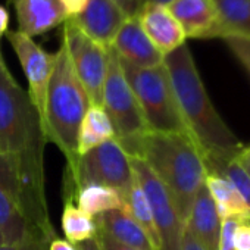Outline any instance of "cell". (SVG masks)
Returning <instances> with one entry per match:
<instances>
[{"label": "cell", "mask_w": 250, "mask_h": 250, "mask_svg": "<svg viewBox=\"0 0 250 250\" xmlns=\"http://www.w3.org/2000/svg\"><path fill=\"white\" fill-rule=\"evenodd\" d=\"M75 246H77L78 250H102L100 246H99V243H97V240H96V237L91 238V240L78 243V244H75Z\"/></svg>", "instance_id": "obj_36"}, {"label": "cell", "mask_w": 250, "mask_h": 250, "mask_svg": "<svg viewBox=\"0 0 250 250\" xmlns=\"http://www.w3.org/2000/svg\"><path fill=\"white\" fill-rule=\"evenodd\" d=\"M88 2H90V0H61V3L63 5V8L68 12L69 18L81 14L87 8Z\"/></svg>", "instance_id": "obj_31"}, {"label": "cell", "mask_w": 250, "mask_h": 250, "mask_svg": "<svg viewBox=\"0 0 250 250\" xmlns=\"http://www.w3.org/2000/svg\"><path fill=\"white\" fill-rule=\"evenodd\" d=\"M11 47L17 53L21 68L28 81V96L40 116L46 134V96L55 65V53L46 52L34 39L17 31L5 34ZM47 137V136H46Z\"/></svg>", "instance_id": "obj_11"}, {"label": "cell", "mask_w": 250, "mask_h": 250, "mask_svg": "<svg viewBox=\"0 0 250 250\" xmlns=\"http://www.w3.org/2000/svg\"><path fill=\"white\" fill-rule=\"evenodd\" d=\"M238 221L240 219H234V218L222 219L219 241H218V250H235V247H234V231H235Z\"/></svg>", "instance_id": "obj_27"}, {"label": "cell", "mask_w": 250, "mask_h": 250, "mask_svg": "<svg viewBox=\"0 0 250 250\" xmlns=\"http://www.w3.org/2000/svg\"><path fill=\"white\" fill-rule=\"evenodd\" d=\"M102 107L110 119L115 140L128 156L139 140L149 133V127L137 97L124 75L116 53L109 47V65L103 85Z\"/></svg>", "instance_id": "obj_8"}, {"label": "cell", "mask_w": 250, "mask_h": 250, "mask_svg": "<svg viewBox=\"0 0 250 250\" xmlns=\"http://www.w3.org/2000/svg\"><path fill=\"white\" fill-rule=\"evenodd\" d=\"M97 232L115 243L137 250H156L146 231L136 222L127 209H115L94 218Z\"/></svg>", "instance_id": "obj_17"}, {"label": "cell", "mask_w": 250, "mask_h": 250, "mask_svg": "<svg viewBox=\"0 0 250 250\" xmlns=\"http://www.w3.org/2000/svg\"><path fill=\"white\" fill-rule=\"evenodd\" d=\"M208 171L218 172V174L224 175L237 188V191L241 194V197L250 208V174L241 164L238 155L209 165Z\"/></svg>", "instance_id": "obj_25"}, {"label": "cell", "mask_w": 250, "mask_h": 250, "mask_svg": "<svg viewBox=\"0 0 250 250\" xmlns=\"http://www.w3.org/2000/svg\"><path fill=\"white\" fill-rule=\"evenodd\" d=\"M112 2L116 3L128 18L136 17L143 6V0H112Z\"/></svg>", "instance_id": "obj_30"}, {"label": "cell", "mask_w": 250, "mask_h": 250, "mask_svg": "<svg viewBox=\"0 0 250 250\" xmlns=\"http://www.w3.org/2000/svg\"><path fill=\"white\" fill-rule=\"evenodd\" d=\"M235 250H250V221H238L234 231Z\"/></svg>", "instance_id": "obj_28"}, {"label": "cell", "mask_w": 250, "mask_h": 250, "mask_svg": "<svg viewBox=\"0 0 250 250\" xmlns=\"http://www.w3.org/2000/svg\"><path fill=\"white\" fill-rule=\"evenodd\" d=\"M9 21H11V15L6 6L0 5V37H3L9 30Z\"/></svg>", "instance_id": "obj_34"}, {"label": "cell", "mask_w": 250, "mask_h": 250, "mask_svg": "<svg viewBox=\"0 0 250 250\" xmlns=\"http://www.w3.org/2000/svg\"><path fill=\"white\" fill-rule=\"evenodd\" d=\"M130 158L143 159L169 191L186 222L208 175L206 161L187 133H146Z\"/></svg>", "instance_id": "obj_2"}, {"label": "cell", "mask_w": 250, "mask_h": 250, "mask_svg": "<svg viewBox=\"0 0 250 250\" xmlns=\"http://www.w3.org/2000/svg\"><path fill=\"white\" fill-rule=\"evenodd\" d=\"M11 3L18 31L31 39L43 36L69 20L61 0H11Z\"/></svg>", "instance_id": "obj_14"}, {"label": "cell", "mask_w": 250, "mask_h": 250, "mask_svg": "<svg viewBox=\"0 0 250 250\" xmlns=\"http://www.w3.org/2000/svg\"><path fill=\"white\" fill-rule=\"evenodd\" d=\"M127 18L112 0H90L87 8L81 14L71 17L69 21L91 40L109 49Z\"/></svg>", "instance_id": "obj_12"}, {"label": "cell", "mask_w": 250, "mask_h": 250, "mask_svg": "<svg viewBox=\"0 0 250 250\" xmlns=\"http://www.w3.org/2000/svg\"><path fill=\"white\" fill-rule=\"evenodd\" d=\"M221 224L222 219L206 186L203 184L193 200L186 221V228L205 247V250H218Z\"/></svg>", "instance_id": "obj_18"}, {"label": "cell", "mask_w": 250, "mask_h": 250, "mask_svg": "<svg viewBox=\"0 0 250 250\" xmlns=\"http://www.w3.org/2000/svg\"><path fill=\"white\" fill-rule=\"evenodd\" d=\"M119 63L137 97L149 131L187 133L165 65L162 63L155 68H136L121 59Z\"/></svg>", "instance_id": "obj_7"}, {"label": "cell", "mask_w": 250, "mask_h": 250, "mask_svg": "<svg viewBox=\"0 0 250 250\" xmlns=\"http://www.w3.org/2000/svg\"><path fill=\"white\" fill-rule=\"evenodd\" d=\"M174 0H143V3H156V5H164L168 6Z\"/></svg>", "instance_id": "obj_38"}, {"label": "cell", "mask_w": 250, "mask_h": 250, "mask_svg": "<svg viewBox=\"0 0 250 250\" xmlns=\"http://www.w3.org/2000/svg\"><path fill=\"white\" fill-rule=\"evenodd\" d=\"M6 241H5V237H3V232H2V229H0V246L2 244H5Z\"/></svg>", "instance_id": "obj_39"}, {"label": "cell", "mask_w": 250, "mask_h": 250, "mask_svg": "<svg viewBox=\"0 0 250 250\" xmlns=\"http://www.w3.org/2000/svg\"><path fill=\"white\" fill-rule=\"evenodd\" d=\"M205 186L216 206L221 219L234 218L240 221H250V208L237 188L224 175L208 171Z\"/></svg>", "instance_id": "obj_19"}, {"label": "cell", "mask_w": 250, "mask_h": 250, "mask_svg": "<svg viewBox=\"0 0 250 250\" xmlns=\"http://www.w3.org/2000/svg\"><path fill=\"white\" fill-rule=\"evenodd\" d=\"M0 42H2V37H0ZM0 58H3V55H2V47H0Z\"/></svg>", "instance_id": "obj_40"}, {"label": "cell", "mask_w": 250, "mask_h": 250, "mask_svg": "<svg viewBox=\"0 0 250 250\" xmlns=\"http://www.w3.org/2000/svg\"><path fill=\"white\" fill-rule=\"evenodd\" d=\"M110 49L122 62L136 68H155L164 63V55L143 31L137 15L122 24Z\"/></svg>", "instance_id": "obj_13"}, {"label": "cell", "mask_w": 250, "mask_h": 250, "mask_svg": "<svg viewBox=\"0 0 250 250\" xmlns=\"http://www.w3.org/2000/svg\"><path fill=\"white\" fill-rule=\"evenodd\" d=\"M130 164L136 180L150 203L159 235V250H183L186 222L181 219L169 191L143 159L130 158Z\"/></svg>", "instance_id": "obj_10"}, {"label": "cell", "mask_w": 250, "mask_h": 250, "mask_svg": "<svg viewBox=\"0 0 250 250\" xmlns=\"http://www.w3.org/2000/svg\"><path fill=\"white\" fill-rule=\"evenodd\" d=\"M219 18V39L250 40V0H213Z\"/></svg>", "instance_id": "obj_20"}, {"label": "cell", "mask_w": 250, "mask_h": 250, "mask_svg": "<svg viewBox=\"0 0 250 250\" xmlns=\"http://www.w3.org/2000/svg\"><path fill=\"white\" fill-rule=\"evenodd\" d=\"M115 139L109 116L100 106H91L84 115L78 130V156Z\"/></svg>", "instance_id": "obj_21"}, {"label": "cell", "mask_w": 250, "mask_h": 250, "mask_svg": "<svg viewBox=\"0 0 250 250\" xmlns=\"http://www.w3.org/2000/svg\"><path fill=\"white\" fill-rule=\"evenodd\" d=\"M46 143L49 140L28 93L0 58V155L18 156L25 175L44 183Z\"/></svg>", "instance_id": "obj_3"}, {"label": "cell", "mask_w": 250, "mask_h": 250, "mask_svg": "<svg viewBox=\"0 0 250 250\" xmlns=\"http://www.w3.org/2000/svg\"><path fill=\"white\" fill-rule=\"evenodd\" d=\"M0 229L8 244L56 238L46 191L25 180L20 158L14 155H0Z\"/></svg>", "instance_id": "obj_4"}, {"label": "cell", "mask_w": 250, "mask_h": 250, "mask_svg": "<svg viewBox=\"0 0 250 250\" xmlns=\"http://www.w3.org/2000/svg\"><path fill=\"white\" fill-rule=\"evenodd\" d=\"M91 106L74 71L66 46L61 40L46 96V136L63 153L66 164L78 158V130Z\"/></svg>", "instance_id": "obj_5"}, {"label": "cell", "mask_w": 250, "mask_h": 250, "mask_svg": "<svg viewBox=\"0 0 250 250\" xmlns=\"http://www.w3.org/2000/svg\"><path fill=\"white\" fill-rule=\"evenodd\" d=\"M224 42L227 43L228 49L235 56V59L250 75V40L240 37H225Z\"/></svg>", "instance_id": "obj_26"}, {"label": "cell", "mask_w": 250, "mask_h": 250, "mask_svg": "<svg viewBox=\"0 0 250 250\" xmlns=\"http://www.w3.org/2000/svg\"><path fill=\"white\" fill-rule=\"evenodd\" d=\"M124 202H125V209L128 210V213L136 219V222L146 231V234L149 235L155 249L159 250L161 249L159 235L156 231L152 208H150V203H149L143 188L140 187L139 181L136 180V177H134V183L131 184V187L124 194Z\"/></svg>", "instance_id": "obj_23"}, {"label": "cell", "mask_w": 250, "mask_h": 250, "mask_svg": "<svg viewBox=\"0 0 250 250\" xmlns=\"http://www.w3.org/2000/svg\"><path fill=\"white\" fill-rule=\"evenodd\" d=\"M49 250H78L77 246L68 240H62V238H53L49 244Z\"/></svg>", "instance_id": "obj_35"}, {"label": "cell", "mask_w": 250, "mask_h": 250, "mask_svg": "<svg viewBox=\"0 0 250 250\" xmlns=\"http://www.w3.org/2000/svg\"><path fill=\"white\" fill-rule=\"evenodd\" d=\"M52 241V240H50ZM49 240H42V238H28L21 243L15 244H2L0 250H49Z\"/></svg>", "instance_id": "obj_29"}, {"label": "cell", "mask_w": 250, "mask_h": 250, "mask_svg": "<svg viewBox=\"0 0 250 250\" xmlns=\"http://www.w3.org/2000/svg\"><path fill=\"white\" fill-rule=\"evenodd\" d=\"M133 183L134 172L130 156L112 139L66 164L63 199L65 203H72L75 194L87 186H106L124 196Z\"/></svg>", "instance_id": "obj_6"}, {"label": "cell", "mask_w": 250, "mask_h": 250, "mask_svg": "<svg viewBox=\"0 0 250 250\" xmlns=\"http://www.w3.org/2000/svg\"><path fill=\"white\" fill-rule=\"evenodd\" d=\"M180 115L206 167L229 159L244 147L215 109L187 44L164 58Z\"/></svg>", "instance_id": "obj_1"}, {"label": "cell", "mask_w": 250, "mask_h": 250, "mask_svg": "<svg viewBox=\"0 0 250 250\" xmlns=\"http://www.w3.org/2000/svg\"><path fill=\"white\" fill-rule=\"evenodd\" d=\"M137 18L143 31L164 58L186 44L187 37L168 6L143 3Z\"/></svg>", "instance_id": "obj_15"}, {"label": "cell", "mask_w": 250, "mask_h": 250, "mask_svg": "<svg viewBox=\"0 0 250 250\" xmlns=\"http://www.w3.org/2000/svg\"><path fill=\"white\" fill-rule=\"evenodd\" d=\"M71 63L93 106L102 107L103 85L109 65V49L78 30L69 20L62 25V39Z\"/></svg>", "instance_id": "obj_9"}, {"label": "cell", "mask_w": 250, "mask_h": 250, "mask_svg": "<svg viewBox=\"0 0 250 250\" xmlns=\"http://www.w3.org/2000/svg\"><path fill=\"white\" fill-rule=\"evenodd\" d=\"M168 9L187 39L219 37V18L213 0H174Z\"/></svg>", "instance_id": "obj_16"}, {"label": "cell", "mask_w": 250, "mask_h": 250, "mask_svg": "<svg viewBox=\"0 0 250 250\" xmlns=\"http://www.w3.org/2000/svg\"><path fill=\"white\" fill-rule=\"evenodd\" d=\"M183 250H205V247L193 237V234L186 228L183 235Z\"/></svg>", "instance_id": "obj_33"}, {"label": "cell", "mask_w": 250, "mask_h": 250, "mask_svg": "<svg viewBox=\"0 0 250 250\" xmlns=\"http://www.w3.org/2000/svg\"><path fill=\"white\" fill-rule=\"evenodd\" d=\"M62 229L68 241L78 244L97 235V225L93 216L83 212L74 203H65L62 212Z\"/></svg>", "instance_id": "obj_24"}, {"label": "cell", "mask_w": 250, "mask_h": 250, "mask_svg": "<svg viewBox=\"0 0 250 250\" xmlns=\"http://www.w3.org/2000/svg\"><path fill=\"white\" fill-rule=\"evenodd\" d=\"M96 240H97V243H99V246H100L102 250H137V249H131V247L121 246V244L115 243L113 240H110L109 237H106V235H103V234H100V232H97Z\"/></svg>", "instance_id": "obj_32"}, {"label": "cell", "mask_w": 250, "mask_h": 250, "mask_svg": "<svg viewBox=\"0 0 250 250\" xmlns=\"http://www.w3.org/2000/svg\"><path fill=\"white\" fill-rule=\"evenodd\" d=\"M74 205H77L83 212L96 218L104 212L124 209V196L115 188L106 186H87L83 187L74 197Z\"/></svg>", "instance_id": "obj_22"}, {"label": "cell", "mask_w": 250, "mask_h": 250, "mask_svg": "<svg viewBox=\"0 0 250 250\" xmlns=\"http://www.w3.org/2000/svg\"><path fill=\"white\" fill-rule=\"evenodd\" d=\"M238 158H240V161H241V164L244 165V168L249 171V174H250V146H244L243 149H241V152L238 153Z\"/></svg>", "instance_id": "obj_37"}]
</instances>
